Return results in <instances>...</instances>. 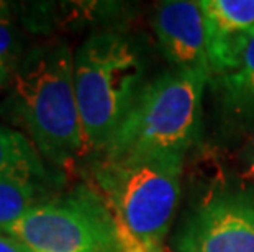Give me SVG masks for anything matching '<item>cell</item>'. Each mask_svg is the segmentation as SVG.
Masks as SVG:
<instances>
[{"instance_id": "1", "label": "cell", "mask_w": 254, "mask_h": 252, "mask_svg": "<svg viewBox=\"0 0 254 252\" xmlns=\"http://www.w3.org/2000/svg\"><path fill=\"white\" fill-rule=\"evenodd\" d=\"M0 115L55 167L69 170L85 155L84 131L74 82V52L55 41L26 50Z\"/></svg>"}, {"instance_id": "2", "label": "cell", "mask_w": 254, "mask_h": 252, "mask_svg": "<svg viewBox=\"0 0 254 252\" xmlns=\"http://www.w3.org/2000/svg\"><path fill=\"white\" fill-rule=\"evenodd\" d=\"M184 155L99 159L94 189L115 216L127 252H164L181 198Z\"/></svg>"}, {"instance_id": "3", "label": "cell", "mask_w": 254, "mask_h": 252, "mask_svg": "<svg viewBox=\"0 0 254 252\" xmlns=\"http://www.w3.org/2000/svg\"><path fill=\"white\" fill-rule=\"evenodd\" d=\"M85 155H100L133 108L146 79L138 46L120 33H94L74 52Z\"/></svg>"}, {"instance_id": "4", "label": "cell", "mask_w": 254, "mask_h": 252, "mask_svg": "<svg viewBox=\"0 0 254 252\" xmlns=\"http://www.w3.org/2000/svg\"><path fill=\"white\" fill-rule=\"evenodd\" d=\"M207 82L172 69L148 79L100 159L186 155L198 138Z\"/></svg>"}, {"instance_id": "5", "label": "cell", "mask_w": 254, "mask_h": 252, "mask_svg": "<svg viewBox=\"0 0 254 252\" xmlns=\"http://www.w3.org/2000/svg\"><path fill=\"white\" fill-rule=\"evenodd\" d=\"M31 252H117L122 236L109 205L94 187L51 197L7 231Z\"/></svg>"}, {"instance_id": "6", "label": "cell", "mask_w": 254, "mask_h": 252, "mask_svg": "<svg viewBox=\"0 0 254 252\" xmlns=\"http://www.w3.org/2000/svg\"><path fill=\"white\" fill-rule=\"evenodd\" d=\"M174 252H254V190L203 200L176 236Z\"/></svg>"}, {"instance_id": "7", "label": "cell", "mask_w": 254, "mask_h": 252, "mask_svg": "<svg viewBox=\"0 0 254 252\" xmlns=\"http://www.w3.org/2000/svg\"><path fill=\"white\" fill-rule=\"evenodd\" d=\"M159 48L172 71L212 80L205 45L203 13L198 2L167 0L156 7L153 18Z\"/></svg>"}, {"instance_id": "8", "label": "cell", "mask_w": 254, "mask_h": 252, "mask_svg": "<svg viewBox=\"0 0 254 252\" xmlns=\"http://www.w3.org/2000/svg\"><path fill=\"white\" fill-rule=\"evenodd\" d=\"M205 45L213 76L240 66L254 40V0H200Z\"/></svg>"}, {"instance_id": "9", "label": "cell", "mask_w": 254, "mask_h": 252, "mask_svg": "<svg viewBox=\"0 0 254 252\" xmlns=\"http://www.w3.org/2000/svg\"><path fill=\"white\" fill-rule=\"evenodd\" d=\"M215 85L225 111L241 123H254V40L240 66L218 76Z\"/></svg>"}, {"instance_id": "10", "label": "cell", "mask_w": 254, "mask_h": 252, "mask_svg": "<svg viewBox=\"0 0 254 252\" xmlns=\"http://www.w3.org/2000/svg\"><path fill=\"white\" fill-rule=\"evenodd\" d=\"M0 177L46 180L45 159L20 130L0 123Z\"/></svg>"}, {"instance_id": "11", "label": "cell", "mask_w": 254, "mask_h": 252, "mask_svg": "<svg viewBox=\"0 0 254 252\" xmlns=\"http://www.w3.org/2000/svg\"><path fill=\"white\" fill-rule=\"evenodd\" d=\"M51 197L46 180L0 177V233H7L18 219Z\"/></svg>"}, {"instance_id": "12", "label": "cell", "mask_w": 254, "mask_h": 252, "mask_svg": "<svg viewBox=\"0 0 254 252\" xmlns=\"http://www.w3.org/2000/svg\"><path fill=\"white\" fill-rule=\"evenodd\" d=\"M25 52L23 38L17 26L12 21L0 23V94L12 85Z\"/></svg>"}, {"instance_id": "13", "label": "cell", "mask_w": 254, "mask_h": 252, "mask_svg": "<svg viewBox=\"0 0 254 252\" xmlns=\"http://www.w3.org/2000/svg\"><path fill=\"white\" fill-rule=\"evenodd\" d=\"M0 252H31L20 239L8 233H0Z\"/></svg>"}, {"instance_id": "14", "label": "cell", "mask_w": 254, "mask_h": 252, "mask_svg": "<svg viewBox=\"0 0 254 252\" xmlns=\"http://www.w3.org/2000/svg\"><path fill=\"white\" fill-rule=\"evenodd\" d=\"M246 172L250 175V179L254 180V144L246 154Z\"/></svg>"}, {"instance_id": "15", "label": "cell", "mask_w": 254, "mask_h": 252, "mask_svg": "<svg viewBox=\"0 0 254 252\" xmlns=\"http://www.w3.org/2000/svg\"><path fill=\"white\" fill-rule=\"evenodd\" d=\"M12 21V13H10V7L7 2L0 0V23H8Z\"/></svg>"}, {"instance_id": "16", "label": "cell", "mask_w": 254, "mask_h": 252, "mask_svg": "<svg viewBox=\"0 0 254 252\" xmlns=\"http://www.w3.org/2000/svg\"><path fill=\"white\" fill-rule=\"evenodd\" d=\"M117 252H127V249H125V248H123V244H122V248H120V249H118Z\"/></svg>"}]
</instances>
